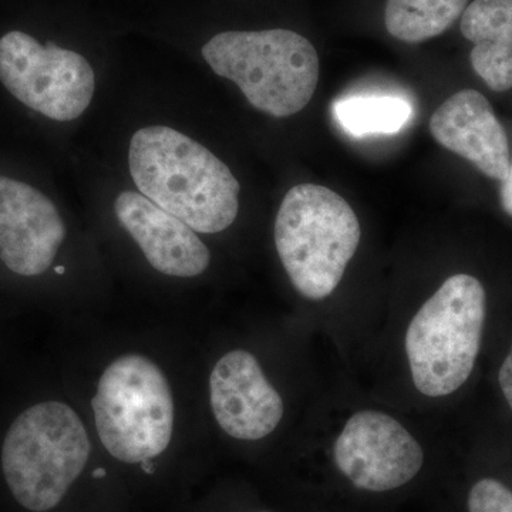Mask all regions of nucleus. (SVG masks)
I'll return each instance as SVG.
<instances>
[{
	"label": "nucleus",
	"mask_w": 512,
	"mask_h": 512,
	"mask_svg": "<svg viewBox=\"0 0 512 512\" xmlns=\"http://www.w3.org/2000/svg\"><path fill=\"white\" fill-rule=\"evenodd\" d=\"M92 453L89 434L72 407L43 402L13 421L2 447V470L23 508L57 507L83 473Z\"/></svg>",
	"instance_id": "nucleus-4"
},
{
	"label": "nucleus",
	"mask_w": 512,
	"mask_h": 512,
	"mask_svg": "<svg viewBox=\"0 0 512 512\" xmlns=\"http://www.w3.org/2000/svg\"><path fill=\"white\" fill-rule=\"evenodd\" d=\"M66 238V225L43 192L0 175V259L20 276L45 274Z\"/></svg>",
	"instance_id": "nucleus-9"
},
{
	"label": "nucleus",
	"mask_w": 512,
	"mask_h": 512,
	"mask_svg": "<svg viewBox=\"0 0 512 512\" xmlns=\"http://www.w3.org/2000/svg\"><path fill=\"white\" fill-rule=\"evenodd\" d=\"M128 167L140 194L195 232L218 234L237 220L241 185L235 175L208 148L174 128L138 130Z\"/></svg>",
	"instance_id": "nucleus-1"
},
{
	"label": "nucleus",
	"mask_w": 512,
	"mask_h": 512,
	"mask_svg": "<svg viewBox=\"0 0 512 512\" xmlns=\"http://www.w3.org/2000/svg\"><path fill=\"white\" fill-rule=\"evenodd\" d=\"M92 407L101 444L121 463H147L170 446L173 393L161 367L147 356L127 353L113 360Z\"/></svg>",
	"instance_id": "nucleus-6"
},
{
	"label": "nucleus",
	"mask_w": 512,
	"mask_h": 512,
	"mask_svg": "<svg viewBox=\"0 0 512 512\" xmlns=\"http://www.w3.org/2000/svg\"><path fill=\"white\" fill-rule=\"evenodd\" d=\"M202 56L252 107L276 119L305 109L319 83L318 52L292 30L220 33L205 43Z\"/></svg>",
	"instance_id": "nucleus-3"
},
{
	"label": "nucleus",
	"mask_w": 512,
	"mask_h": 512,
	"mask_svg": "<svg viewBox=\"0 0 512 512\" xmlns=\"http://www.w3.org/2000/svg\"><path fill=\"white\" fill-rule=\"evenodd\" d=\"M333 460L359 490L386 493L420 473L424 453L400 421L386 413L362 410L350 417L336 439Z\"/></svg>",
	"instance_id": "nucleus-8"
},
{
	"label": "nucleus",
	"mask_w": 512,
	"mask_h": 512,
	"mask_svg": "<svg viewBox=\"0 0 512 512\" xmlns=\"http://www.w3.org/2000/svg\"><path fill=\"white\" fill-rule=\"evenodd\" d=\"M0 82L15 99L50 120L72 121L92 103L96 76L79 53L28 33H6L0 39Z\"/></svg>",
	"instance_id": "nucleus-7"
},
{
	"label": "nucleus",
	"mask_w": 512,
	"mask_h": 512,
	"mask_svg": "<svg viewBox=\"0 0 512 512\" xmlns=\"http://www.w3.org/2000/svg\"><path fill=\"white\" fill-rule=\"evenodd\" d=\"M210 402L218 426L232 439H265L284 417L281 394L247 350H232L218 360L210 376Z\"/></svg>",
	"instance_id": "nucleus-10"
},
{
	"label": "nucleus",
	"mask_w": 512,
	"mask_h": 512,
	"mask_svg": "<svg viewBox=\"0 0 512 512\" xmlns=\"http://www.w3.org/2000/svg\"><path fill=\"white\" fill-rule=\"evenodd\" d=\"M498 382H500L501 390H503L505 400H507L512 412V345L503 365L500 367Z\"/></svg>",
	"instance_id": "nucleus-17"
},
{
	"label": "nucleus",
	"mask_w": 512,
	"mask_h": 512,
	"mask_svg": "<svg viewBox=\"0 0 512 512\" xmlns=\"http://www.w3.org/2000/svg\"><path fill=\"white\" fill-rule=\"evenodd\" d=\"M500 201L503 210L512 218V164L507 178H505L503 185H501Z\"/></svg>",
	"instance_id": "nucleus-18"
},
{
	"label": "nucleus",
	"mask_w": 512,
	"mask_h": 512,
	"mask_svg": "<svg viewBox=\"0 0 512 512\" xmlns=\"http://www.w3.org/2000/svg\"><path fill=\"white\" fill-rule=\"evenodd\" d=\"M333 117L355 137L396 134L413 117L409 101L396 96H352L335 101Z\"/></svg>",
	"instance_id": "nucleus-15"
},
{
	"label": "nucleus",
	"mask_w": 512,
	"mask_h": 512,
	"mask_svg": "<svg viewBox=\"0 0 512 512\" xmlns=\"http://www.w3.org/2000/svg\"><path fill=\"white\" fill-rule=\"evenodd\" d=\"M434 140L480 173L503 181L511 167L507 134L490 101L477 90H461L434 111L430 120Z\"/></svg>",
	"instance_id": "nucleus-12"
},
{
	"label": "nucleus",
	"mask_w": 512,
	"mask_h": 512,
	"mask_svg": "<svg viewBox=\"0 0 512 512\" xmlns=\"http://www.w3.org/2000/svg\"><path fill=\"white\" fill-rule=\"evenodd\" d=\"M487 295L474 276H450L414 315L406 353L414 386L427 397L457 392L476 366Z\"/></svg>",
	"instance_id": "nucleus-5"
},
{
	"label": "nucleus",
	"mask_w": 512,
	"mask_h": 512,
	"mask_svg": "<svg viewBox=\"0 0 512 512\" xmlns=\"http://www.w3.org/2000/svg\"><path fill=\"white\" fill-rule=\"evenodd\" d=\"M468 512H512V491L494 478H483L468 494Z\"/></svg>",
	"instance_id": "nucleus-16"
},
{
	"label": "nucleus",
	"mask_w": 512,
	"mask_h": 512,
	"mask_svg": "<svg viewBox=\"0 0 512 512\" xmlns=\"http://www.w3.org/2000/svg\"><path fill=\"white\" fill-rule=\"evenodd\" d=\"M114 212L148 264L160 274L194 278L210 266V249L197 232L140 192H121L114 201Z\"/></svg>",
	"instance_id": "nucleus-11"
},
{
	"label": "nucleus",
	"mask_w": 512,
	"mask_h": 512,
	"mask_svg": "<svg viewBox=\"0 0 512 512\" xmlns=\"http://www.w3.org/2000/svg\"><path fill=\"white\" fill-rule=\"evenodd\" d=\"M275 245L303 298L323 301L338 288L355 256L362 229L338 192L299 184L285 195L275 220Z\"/></svg>",
	"instance_id": "nucleus-2"
},
{
	"label": "nucleus",
	"mask_w": 512,
	"mask_h": 512,
	"mask_svg": "<svg viewBox=\"0 0 512 512\" xmlns=\"http://www.w3.org/2000/svg\"><path fill=\"white\" fill-rule=\"evenodd\" d=\"M461 33L474 43V72L494 92L512 89V0H474L461 15Z\"/></svg>",
	"instance_id": "nucleus-13"
},
{
	"label": "nucleus",
	"mask_w": 512,
	"mask_h": 512,
	"mask_svg": "<svg viewBox=\"0 0 512 512\" xmlns=\"http://www.w3.org/2000/svg\"><path fill=\"white\" fill-rule=\"evenodd\" d=\"M56 272H57V274H59V275L64 274V266H57V268H56Z\"/></svg>",
	"instance_id": "nucleus-19"
},
{
	"label": "nucleus",
	"mask_w": 512,
	"mask_h": 512,
	"mask_svg": "<svg viewBox=\"0 0 512 512\" xmlns=\"http://www.w3.org/2000/svg\"><path fill=\"white\" fill-rule=\"evenodd\" d=\"M262 512H266V511H262Z\"/></svg>",
	"instance_id": "nucleus-20"
},
{
	"label": "nucleus",
	"mask_w": 512,
	"mask_h": 512,
	"mask_svg": "<svg viewBox=\"0 0 512 512\" xmlns=\"http://www.w3.org/2000/svg\"><path fill=\"white\" fill-rule=\"evenodd\" d=\"M468 0H387V32L406 43H420L446 32L467 8Z\"/></svg>",
	"instance_id": "nucleus-14"
}]
</instances>
